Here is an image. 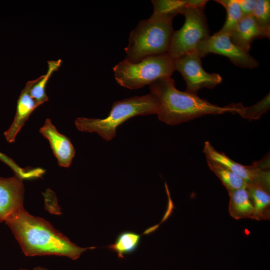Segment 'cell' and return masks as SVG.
Listing matches in <instances>:
<instances>
[{
    "label": "cell",
    "instance_id": "ac0fdd59",
    "mask_svg": "<svg viewBox=\"0 0 270 270\" xmlns=\"http://www.w3.org/2000/svg\"><path fill=\"white\" fill-rule=\"evenodd\" d=\"M61 64L60 59L48 61L46 73L37 78L36 82L30 88V93L31 97L40 105L48 100V98L45 92L46 84L52 74L58 70Z\"/></svg>",
    "mask_w": 270,
    "mask_h": 270
},
{
    "label": "cell",
    "instance_id": "9c48e42d",
    "mask_svg": "<svg viewBox=\"0 0 270 270\" xmlns=\"http://www.w3.org/2000/svg\"><path fill=\"white\" fill-rule=\"evenodd\" d=\"M202 58L210 54L222 55L228 58L236 66L252 68L258 62L250 54L242 50L230 39L228 34L217 32L200 43L194 50Z\"/></svg>",
    "mask_w": 270,
    "mask_h": 270
},
{
    "label": "cell",
    "instance_id": "e0dca14e",
    "mask_svg": "<svg viewBox=\"0 0 270 270\" xmlns=\"http://www.w3.org/2000/svg\"><path fill=\"white\" fill-rule=\"evenodd\" d=\"M140 235L131 231H124L116 238L114 242L106 248L116 252L118 258H123L126 254L134 252L138 247Z\"/></svg>",
    "mask_w": 270,
    "mask_h": 270
},
{
    "label": "cell",
    "instance_id": "52a82bcc",
    "mask_svg": "<svg viewBox=\"0 0 270 270\" xmlns=\"http://www.w3.org/2000/svg\"><path fill=\"white\" fill-rule=\"evenodd\" d=\"M204 152L206 158L224 166L241 178L247 186H258L270 192L269 156L254 162L251 166H244L216 150L209 142H204Z\"/></svg>",
    "mask_w": 270,
    "mask_h": 270
},
{
    "label": "cell",
    "instance_id": "44dd1931",
    "mask_svg": "<svg viewBox=\"0 0 270 270\" xmlns=\"http://www.w3.org/2000/svg\"><path fill=\"white\" fill-rule=\"evenodd\" d=\"M252 16L263 30L270 33V1L256 0Z\"/></svg>",
    "mask_w": 270,
    "mask_h": 270
},
{
    "label": "cell",
    "instance_id": "5bb4252c",
    "mask_svg": "<svg viewBox=\"0 0 270 270\" xmlns=\"http://www.w3.org/2000/svg\"><path fill=\"white\" fill-rule=\"evenodd\" d=\"M230 196L228 212L236 220L250 218L258 220L256 211L246 188L228 193Z\"/></svg>",
    "mask_w": 270,
    "mask_h": 270
},
{
    "label": "cell",
    "instance_id": "4fadbf2b",
    "mask_svg": "<svg viewBox=\"0 0 270 270\" xmlns=\"http://www.w3.org/2000/svg\"><path fill=\"white\" fill-rule=\"evenodd\" d=\"M228 34L234 44L247 52L255 40L270 38V33L260 27L252 16L243 17Z\"/></svg>",
    "mask_w": 270,
    "mask_h": 270
},
{
    "label": "cell",
    "instance_id": "2e32d148",
    "mask_svg": "<svg viewBox=\"0 0 270 270\" xmlns=\"http://www.w3.org/2000/svg\"><path fill=\"white\" fill-rule=\"evenodd\" d=\"M250 198L254 208L258 220L270 218V192L256 186L246 187Z\"/></svg>",
    "mask_w": 270,
    "mask_h": 270
},
{
    "label": "cell",
    "instance_id": "d6986e66",
    "mask_svg": "<svg viewBox=\"0 0 270 270\" xmlns=\"http://www.w3.org/2000/svg\"><path fill=\"white\" fill-rule=\"evenodd\" d=\"M230 106L232 114H238L242 118L249 120H258L270 109V93L260 102L250 106H244L241 102L232 103Z\"/></svg>",
    "mask_w": 270,
    "mask_h": 270
},
{
    "label": "cell",
    "instance_id": "7c38bea8",
    "mask_svg": "<svg viewBox=\"0 0 270 270\" xmlns=\"http://www.w3.org/2000/svg\"><path fill=\"white\" fill-rule=\"evenodd\" d=\"M36 78L28 81L22 90L17 102L16 110L14 120L4 132L6 141L10 143L15 141L16 137L24 124L28 120L31 114L40 106L30 95V90L36 82Z\"/></svg>",
    "mask_w": 270,
    "mask_h": 270
},
{
    "label": "cell",
    "instance_id": "3957f363",
    "mask_svg": "<svg viewBox=\"0 0 270 270\" xmlns=\"http://www.w3.org/2000/svg\"><path fill=\"white\" fill-rule=\"evenodd\" d=\"M174 16L153 12L131 32L124 48L126 59L137 62L150 56L167 54L174 30Z\"/></svg>",
    "mask_w": 270,
    "mask_h": 270
},
{
    "label": "cell",
    "instance_id": "30bf717a",
    "mask_svg": "<svg viewBox=\"0 0 270 270\" xmlns=\"http://www.w3.org/2000/svg\"><path fill=\"white\" fill-rule=\"evenodd\" d=\"M24 188L18 176L0 177V222L23 208Z\"/></svg>",
    "mask_w": 270,
    "mask_h": 270
},
{
    "label": "cell",
    "instance_id": "8fae6325",
    "mask_svg": "<svg viewBox=\"0 0 270 270\" xmlns=\"http://www.w3.org/2000/svg\"><path fill=\"white\" fill-rule=\"evenodd\" d=\"M39 132L49 141L59 166L69 167L76 153L70 138L59 132L52 124L51 120L48 118L46 120Z\"/></svg>",
    "mask_w": 270,
    "mask_h": 270
},
{
    "label": "cell",
    "instance_id": "5b68a950",
    "mask_svg": "<svg viewBox=\"0 0 270 270\" xmlns=\"http://www.w3.org/2000/svg\"><path fill=\"white\" fill-rule=\"evenodd\" d=\"M113 70L119 84L134 90L171 77L175 70L174 59L165 54L150 56L137 62L125 58L116 64Z\"/></svg>",
    "mask_w": 270,
    "mask_h": 270
},
{
    "label": "cell",
    "instance_id": "ffe728a7",
    "mask_svg": "<svg viewBox=\"0 0 270 270\" xmlns=\"http://www.w3.org/2000/svg\"><path fill=\"white\" fill-rule=\"evenodd\" d=\"M215 2L223 6L226 12L225 22L218 32L228 34L244 17L238 0H216Z\"/></svg>",
    "mask_w": 270,
    "mask_h": 270
},
{
    "label": "cell",
    "instance_id": "cb8c5ba5",
    "mask_svg": "<svg viewBox=\"0 0 270 270\" xmlns=\"http://www.w3.org/2000/svg\"><path fill=\"white\" fill-rule=\"evenodd\" d=\"M20 270H28L24 269V268H20ZM33 270H49L46 269V268H44L38 266V267H36V268H34Z\"/></svg>",
    "mask_w": 270,
    "mask_h": 270
},
{
    "label": "cell",
    "instance_id": "9a60e30c",
    "mask_svg": "<svg viewBox=\"0 0 270 270\" xmlns=\"http://www.w3.org/2000/svg\"><path fill=\"white\" fill-rule=\"evenodd\" d=\"M206 162L210 170L219 178L228 193L236 190L246 188V182L228 168L208 158Z\"/></svg>",
    "mask_w": 270,
    "mask_h": 270
},
{
    "label": "cell",
    "instance_id": "8992f818",
    "mask_svg": "<svg viewBox=\"0 0 270 270\" xmlns=\"http://www.w3.org/2000/svg\"><path fill=\"white\" fill-rule=\"evenodd\" d=\"M206 0H190L180 10L184 16V22L178 30L174 31L168 54L172 58H179L194 50L196 46L210 36V30L204 13Z\"/></svg>",
    "mask_w": 270,
    "mask_h": 270
},
{
    "label": "cell",
    "instance_id": "7a4b0ae2",
    "mask_svg": "<svg viewBox=\"0 0 270 270\" xmlns=\"http://www.w3.org/2000/svg\"><path fill=\"white\" fill-rule=\"evenodd\" d=\"M149 86L150 93L158 102V118L168 125L177 124L206 114L232 112L229 104L219 106L199 98L197 94L178 90L171 77L158 80Z\"/></svg>",
    "mask_w": 270,
    "mask_h": 270
},
{
    "label": "cell",
    "instance_id": "277c9868",
    "mask_svg": "<svg viewBox=\"0 0 270 270\" xmlns=\"http://www.w3.org/2000/svg\"><path fill=\"white\" fill-rule=\"evenodd\" d=\"M158 110V100L150 92L114 102L106 118H78L74 124L79 130L96 132L108 141L115 136L116 128L126 120L137 116L157 114Z\"/></svg>",
    "mask_w": 270,
    "mask_h": 270
},
{
    "label": "cell",
    "instance_id": "6da1fadb",
    "mask_svg": "<svg viewBox=\"0 0 270 270\" xmlns=\"http://www.w3.org/2000/svg\"><path fill=\"white\" fill-rule=\"evenodd\" d=\"M26 256L55 255L78 259L88 249L72 242L42 218L33 216L24 207L6 220Z\"/></svg>",
    "mask_w": 270,
    "mask_h": 270
},
{
    "label": "cell",
    "instance_id": "603a6c76",
    "mask_svg": "<svg viewBox=\"0 0 270 270\" xmlns=\"http://www.w3.org/2000/svg\"><path fill=\"white\" fill-rule=\"evenodd\" d=\"M256 0H238L244 17L252 16Z\"/></svg>",
    "mask_w": 270,
    "mask_h": 270
},
{
    "label": "cell",
    "instance_id": "7402d4cb",
    "mask_svg": "<svg viewBox=\"0 0 270 270\" xmlns=\"http://www.w3.org/2000/svg\"><path fill=\"white\" fill-rule=\"evenodd\" d=\"M154 12L176 16L180 8L188 4L190 0H152Z\"/></svg>",
    "mask_w": 270,
    "mask_h": 270
},
{
    "label": "cell",
    "instance_id": "ba28073f",
    "mask_svg": "<svg viewBox=\"0 0 270 270\" xmlns=\"http://www.w3.org/2000/svg\"><path fill=\"white\" fill-rule=\"evenodd\" d=\"M174 70L183 77L186 85V91L197 94L204 88L212 89L222 81L220 74L206 72L202 65L201 58L193 50L174 59Z\"/></svg>",
    "mask_w": 270,
    "mask_h": 270
}]
</instances>
